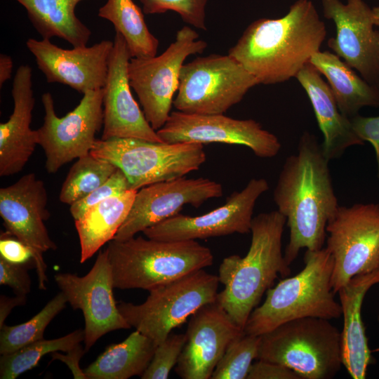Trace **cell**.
I'll return each mask as SVG.
<instances>
[{
  "mask_svg": "<svg viewBox=\"0 0 379 379\" xmlns=\"http://www.w3.org/2000/svg\"><path fill=\"white\" fill-rule=\"evenodd\" d=\"M329 161L317 137L305 131L297 152L286 157L279 173L273 199L289 228L284 253L289 266L302 248L317 251L324 247L328 222L340 206Z\"/></svg>",
  "mask_w": 379,
  "mask_h": 379,
  "instance_id": "obj_1",
  "label": "cell"
},
{
  "mask_svg": "<svg viewBox=\"0 0 379 379\" xmlns=\"http://www.w3.org/2000/svg\"><path fill=\"white\" fill-rule=\"evenodd\" d=\"M327 31L310 0H297L281 18L251 22L228 51L259 84H276L297 76L320 51Z\"/></svg>",
  "mask_w": 379,
  "mask_h": 379,
  "instance_id": "obj_2",
  "label": "cell"
},
{
  "mask_svg": "<svg viewBox=\"0 0 379 379\" xmlns=\"http://www.w3.org/2000/svg\"><path fill=\"white\" fill-rule=\"evenodd\" d=\"M286 224V218L277 210L258 214L252 220L246 255L226 257L220 265L218 276L225 286L216 301L243 331L250 314L278 275L291 273L282 252Z\"/></svg>",
  "mask_w": 379,
  "mask_h": 379,
  "instance_id": "obj_3",
  "label": "cell"
},
{
  "mask_svg": "<svg viewBox=\"0 0 379 379\" xmlns=\"http://www.w3.org/2000/svg\"><path fill=\"white\" fill-rule=\"evenodd\" d=\"M305 266L297 274L280 281L266 291V298L250 314L244 333L260 335L296 319L319 317L328 320L342 316L340 302L331 286L333 258L324 246L307 250Z\"/></svg>",
  "mask_w": 379,
  "mask_h": 379,
  "instance_id": "obj_4",
  "label": "cell"
},
{
  "mask_svg": "<svg viewBox=\"0 0 379 379\" xmlns=\"http://www.w3.org/2000/svg\"><path fill=\"white\" fill-rule=\"evenodd\" d=\"M115 288L150 291L213 265L208 247L196 240L132 237L112 240L106 248Z\"/></svg>",
  "mask_w": 379,
  "mask_h": 379,
  "instance_id": "obj_5",
  "label": "cell"
},
{
  "mask_svg": "<svg viewBox=\"0 0 379 379\" xmlns=\"http://www.w3.org/2000/svg\"><path fill=\"white\" fill-rule=\"evenodd\" d=\"M260 336L257 360L286 366L301 379H331L343 366L341 332L330 320L296 319Z\"/></svg>",
  "mask_w": 379,
  "mask_h": 379,
  "instance_id": "obj_6",
  "label": "cell"
},
{
  "mask_svg": "<svg viewBox=\"0 0 379 379\" xmlns=\"http://www.w3.org/2000/svg\"><path fill=\"white\" fill-rule=\"evenodd\" d=\"M90 153L119 168L134 190L184 177L198 170L206 159L201 143L137 138L97 139Z\"/></svg>",
  "mask_w": 379,
  "mask_h": 379,
  "instance_id": "obj_7",
  "label": "cell"
},
{
  "mask_svg": "<svg viewBox=\"0 0 379 379\" xmlns=\"http://www.w3.org/2000/svg\"><path fill=\"white\" fill-rule=\"evenodd\" d=\"M218 276L201 269L149 291L139 305L120 302L118 309L136 331L157 345L204 305L216 301Z\"/></svg>",
  "mask_w": 379,
  "mask_h": 379,
  "instance_id": "obj_8",
  "label": "cell"
},
{
  "mask_svg": "<svg viewBox=\"0 0 379 379\" xmlns=\"http://www.w3.org/2000/svg\"><path fill=\"white\" fill-rule=\"evenodd\" d=\"M259 82L229 54L197 57L181 68L173 105L190 114H224Z\"/></svg>",
  "mask_w": 379,
  "mask_h": 379,
  "instance_id": "obj_9",
  "label": "cell"
},
{
  "mask_svg": "<svg viewBox=\"0 0 379 379\" xmlns=\"http://www.w3.org/2000/svg\"><path fill=\"white\" fill-rule=\"evenodd\" d=\"M198 39L196 31L184 26L161 55L131 58L129 61L131 87L138 95L146 119L155 131L165 124L171 112L184 61L190 55L202 53L207 48V42Z\"/></svg>",
  "mask_w": 379,
  "mask_h": 379,
  "instance_id": "obj_10",
  "label": "cell"
},
{
  "mask_svg": "<svg viewBox=\"0 0 379 379\" xmlns=\"http://www.w3.org/2000/svg\"><path fill=\"white\" fill-rule=\"evenodd\" d=\"M326 232L335 294L355 275L379 269V204L339 206Z\"/></svg>",
  "mask_w": 379,
  "mask_h": 379,
  "instance_id": "obj_11",
  "label": "cell"
},
{
  "mask_svg": "<svg viewBox=\"0 0 379 379\" xmlns=\"http://www.w3.org/2000/svg\"><path fill=\"white\" fill-rule=\"evenodd\" d=\"M102 98V88L89 91L74 109L59 117L52 95L46 92L41 95L45 115L37 132L48 173H55L65 164L90 153L103 126Z\"/></svg>",
  "mask_w": 379,
  "mask_h": 379,
  "instance_id": "obj_12",
  "label": "cell"
},
{
  "mask_svg": "<svg viewBox=\"0 0 379 379\" xmlns=\"http://www.w3.org/2000/svg\"><path fill=\"white\" fill-rule=\"evenodd\" d=\"M48 194L43 180L33 173L0 189V215L6 232L26 245L33 255L39 288H46L47 266L43 254L57 249L45 222L50 218Z\"/></svg>",
  "mask_w": 379,
  "mask_h": 379,
  "instance_id": "obj_13",
  "label": "cell"
},
{
  "mask_svg": "<svg viewBox=\"0 0 379 379\" xmlns=\"http://www.w3.org/2000/svg\"><path fill=\"white\" fill-rule=\"evenodd\" d=\"M54 279L67 303L83 312L86 352L106 333L131 328L114 298L112 270L106 249L99 251L93 267L86 275L58 273Z\"/></svg>",
  "mask_w": 379,
  "mask_h": 379,
  "instance_id": "obj_14",
  "label": "cell"
},
{
  "mask_svg": "<svg viewBox=\"0 0 379 379\" xmlns=\"http://www.w3.org/2000/svg\"><path fill=\"white\" fill-rule=\"evenodd\" d=\"M157 133L164 142H220L243 145L256 157L272 158L281 144L253 119H236L224 114H200L173 111Z\"/></svg>",
  "mask_w": 379,
  "mask_h": 379,
  "instance_id": "obj_15",
  "label": "cell"
},
{
  "mask_svg": "<svg viewBox=\"0 0 379 379\" xmlns=\"http://www.w3.org/2000/svg\"><path fill=\"white\" fill-rule=\"evenodd\" d=\"M269 190L265 178H253L240 192H233L225 204L199 216L178 213L142 233L161 241H185L251 232L253 213L258 198Z\"/></svg>",
  "mask_w": 379,
  "mask_h": 379,
  "instance_id": "obj_16",
  "label": "cell"
},
{
  "mask_svg": "<svg viewBox=\"0 0 379 379\" xmlns=\"http://www.w3.org/2000/svg\"><path fill=\"white\" fill-rule=\"evenodd\" d=\"M324 16L331 20L336 34L327 41L335 54L379 89V30L373 8L364 0H321Z\"/></svg>",
  "mask_w": 379,
  "mask_h": 379,
  "instance_id": "obj_17",
  "label": "cell"
},
{
  "mask_svg": "<svg viewBox=\"0 0 379 379\" xmlns=\"http://www.w3.org/2000/svg\"><path fill=\"white\" fill-rule=\"evenodd\" d=\"M222 194V185L206 178L184 176L143 187L138 190L131 211L114 240L131 239L180 213L185 205L198 208L206 201Z\"/></svg>",
  "mask_w": 379,
  "mask_h": 379,
  "instance_id": "obj_18",
  "label": "cell"
},
{
  "mask_svg": "<svg viewBox=\"0 0 379 379\" xmlns=\"http://www.w3.org/2000/svg\"><path fill=\"white\" fill-rule=\"evenodd\" d=\"M25 44L47 82L67 85L82 94L104 87L113 41L71 49L59 47L48 39L29 38Z\"/></svg>",
  "mask_w": 379,
  "mask_h": 379,
  "instance_id": "obj_19",
  "label": "cell"
},
{
  "mask_svg": "<svg viewBox=\"0 0 379 379\" xmlns=\"http://www.w3.org/2000/svg\"><path fill=\"white\" fill-rule=\"evenodd\" d=\"M108 73L103 89V130L101 139L137 138L164 142L134 99L128 75L131 58L124 38L115 32Z\"/></svg>",
  "mask_w": 379,
  "mask_h": 379,
  "instance_id": "obj_20",
  "label": "cell"
},
{
  "mask_svg": "<svg viewBox=\"0 0 379 379\" xmlns=\"http://www.w3.org/2000/svg\"><path fill=\"white\" fill-rule=\"evenodd\" d=\"M244 331L215 301L192 316L175 371L182 379H209L227 346Z\"/></svg>",
  "mask_w": 379,
  "mask_h": 379,
  "instance_id": "obj_21",
  "label": "cell"
},
{
  "mask_svg": "<svg viewBox=\"0 0 379 379\" xmlns=\"http://www.w3.org/2000/svg\"><path fill=\"white\" fill-rule=\"evenodd\" d=\"M13 109L7 121L0 124V176L20 172L39 145L37 130L31 128L34 96L32 69L19 66L11 90Z\"/></svg>",
  "mask_w": 379,
  "mask_h": 379,
  "instance_id": "obj_22",
  "label": "cell"
},
{
  "mask_svg": "<svg viewBox=\"0 0 379 379\" xmlns=\"http://www.w3.org/2000/svg\"><path fill=\"white\" fill-rule=\"evenodd\" d=\"M377 284H379V269L355 275L337 293L343 317V366L353 379L366 378L368 366L375 363L361 319V306L368 290Z\"/></svg>",
  "mask_w": 379,
  "mask_h": 379,
  "instance_id": "obj_23",
  "label": "cell"
},
{
  "mask_svg": "<svg viewBox=\"0 0 379 379\" xmlns=\"http://www.w3.org/2000/svg\"><path fill=\"white\" fill-rule=\"evenodd\" d=\"M295 79L310 100L323 134V150L329 160L340 157L350 147L364 145L350 119L340 112L328 83L311 63H307Z\"/></svg>",
  "mask_w": 379,
  "mask_h": 379,
  "instance_id": "obj_24",
  "label": "cell"
},
{
  "mask_svg": "<svg viewBox=\"0 0 379 379\" xmlns=\"http://www.w3.org/2000/svg\"><path fill=\"white\" fill-rule=\"evenodd\" d=\"M309 62L326 78L345 117L351 119L364 107H379V89L358 75L334 53L319 51Z\"/></svg>",
  "mask_w": 379,
  "mask_h": 379,
  "instance_id": "obj_25",
  "label": "cell"
},
{
  "mask_svg": "<svg viewBox=\"0 0 379 379\" xmlns=\"http://www.w3.org/2000/svg\"><path fill=\"white\" fill-rule=\"evenodd\" d=\"M138 190H129L91 208L74 220L79 236L80 262L91 258L102 246L113 240L126 219Z\"/></svg>",
  "mask_w": 379,
  "mask_h": 379,
  "instance_id": "obj_26",
  "label": "cell"
},
{
  "mask_svg": "<svg viewBox=\"0 0 379 379\" xmlns=\"http://www.w3.org/2000/svg\"><path fill=\"white\" fill-rule=\"evenodd\" d=\"M27 11L32 26L43 39H62L73 47L85 46L91 29L76 15L78 4L86 0H15Z\"/></svg>",
  "mask_w": 379,
  "mask_h": 379,
  "instance_id": "obj_27",
  "label": "cell"
},
{
  "mask_svg": "<svg viewBox=\"0 0 379 379\" xmlns=\"http://www.w3.org/2000/svg\"><path fill=\"white\" fill-rule=\"evenodd\" d=\"M157 345L136 331L124 341L106 347L84 372L88 379H128L141 376Z\"/></svg>",
  "mask_w": 379,
  "mask_h": 379,
  "instance_id": "obj_28",
  "label": "cell"
},
{
  "mask_svg": "<svg viewBox=\"0 0 379 379\" xmlns=\"http://www.w3.org/2000/svg\"><path fill=\"white\" fill-rule=\"evenodd\" d=\"M143 13L133 0H107L98 12L124 38L131 58H151L157 53L159 40L149 30Z\"/></svg>",
  "mask_w": 379,
  "mask_h": 379,
  "instance_id": "obj_29",
  "label": "cell"
},
{
  "mask_svg": "<svg viewBox=\"0 0 379 379\" xmlns=\"http://www.w3.org/2000/svg\"><path fill=\"white\" fill-rule=\"evenodd\" d=\"M84 329L51 340L41 339L0 357V378L15 379L38 365L42 357L54 352H68L84 341Z\"/></svg>",
  "mask_w": 379,
  "mask_h": 379,
  "instance_id": "obj_30",
  "label": "cell"
},
{
  "mask_svg": "<svg viewBox=\"0 0 379 379\" xmlns=\"http://www.w3.org/2000/svg\"><path fill=\"white\" fill-rule=\"evenodd\" d=\"M117 168L91 153L79 157L69 168L62 185L59 199L71 205L106 182Z\"/></svg>",
  "mask_w": 379,
  "mask_h": 379,
  "instance_id": "obj_31",
  "label": "cell"
},
{
  "mask_svg": "<svg viewBox=\"0 0 379 379\" xmlns=\"http://www.w3.org/2000/svg\"><path fill=\"white\" fill-rule=\"evenodd\" d=\"M62 292L58 293L29 320L15 326L0 328V354H7L44 339L46 328L67 306Z\"/></svg>",
  "mask_w": 379,
  "mask_h": 379,
  "instance_id": "obj_32",
  "label": "cell"
},
{
  "mask_svg": "<svg viewBox=\"0 0 379 379\" xmlns=\"http://www.w3.org/2000/svg\"><path fill=\"white\" fill-rule=\"evenodd\" d=\"M260 336L243 333L227 346L211 379H246L254 359H257Z\"/></svg>",
  "mask_w": 379,
  "mask_h": 379,
  "instance_id": "obj_33",
  "label": "cell"
},
{
  "mask_svg": "<svg viewBox=\"0 0 379 379\" xmlns=\"http://www.w3.org/2000/svg\"><path fill=\"white\" fill-rule=\"evenodd\" d=\"M208 0H140L145 14L178 13L182 20L193 27L206 30V6Z\"/></svg>",
  "mask_w": 379,
  "mask_h": 379,
  "instance_id": "obj_34",
  "label": "cell"
},
{
  "mask_svg": "<svg viewBox=\"0 0 379 379\" xmlns=\"http://www.w3.org/2000/svg\"><path fill=\"white\" fill-rule=\"evenodd\" d=\"M186 341L185 333H172L159 345L142 379H167L177 364Z\"/></svg>",
  "mask_w": 379,
  "mask_h": 379,
  "instance_id": "obj_35",
  "label": "cell"
},
{
  "mask_svg": "<svg viewBox=\"0 0 379 379\" xmlns=\"http://www.w3.org/2000/svg\"><path fill=\"white\" fill-rule=\"evenodd\" d=\"M131 190L125 174L117 168L102 185L83 199L70 205L69 212L74 220L79 219L93 205L109 197L120 195Z\"/></svg>",
  "mask_w": 379,
  "mask_h": 379,
  "instance_id": "obj_36",
  "label": "cell"
},
{
  "mask_svg": "<svg viewBox=\"0 0 379 379\" xmlns=\"http://www.w3.org/2000/svg\"><path fill=\"white\" fill-rule=\"evenodd\" d=\"M27 265L10 262L0 257V284L11 288L15 295L27 296L31 291L32 281Z\"/></svg>",
  "mask_w": 379,
  "mask_h": 379,
  "instance_id": "obj_37",
  "label": "cell"
},
{
  "mask_svg": "<svg viewBox=\"0 0 379 379\" xmlns=\"http://www.w3.org/2000/svg\"><path fill=\"white\" fill-rule=\"evenodd\" d=\"M0 257L6 260L35 267L31 250L18 239L6 232L1 233L0 239Z\"/></svg>",
  "mask_w": 379,
  "mask_h": 379,
  "instance_id": "obj_38",
  "label": "cell"
},
{
  "mask_svg": "<svg viewBox=\"0 0 379 379\" xmlns=\"http://www.w3.org/2000/svg\"><path fill=\"white\" fill-rule=\"evenodd\" d=\"M350 119L357 135L363 142H370L374 148L379 179V116L364 117L357 114Z\"/></svg>",
  "mask_w": 379,
  "mask_h": 379,
  "instance_id": "obj_39",
  "label": "cell"
},
{
  "mask_svg": "<svg viewBox=\"0 0 379 379\" xmlns=\"http://www.w3.org/2000/svg\"><path fill=\"white\" fill-rule=\"evenodd\" d=\"M246 379H301L293 370L283 365L258 359L252 364Z\"/></svg>",
  "mask_w": 379,
  "mask_h": 379,
  "instance_id": "obj_40",
  "label": "cell"
},
{
  "mask_svg": "<svg viewBox=\"0 0 379 379\" xmlns=\"http://www.w3.org/2000/svg\"><path fill=\"white\" fill-rule=\"evenodd\" d=\"M86 352L85 347L79 344L71 350L66 352V354L59 353L58 351L51 353V357L52 360H59L65 363L70 369L74 378L88 379L84 370L79 367V361Z\"/></svg>",
  "mask_w": 379,
  "mask_h": 379,
  "instance_id": "obj_41",
  "label": "cell"
},
{
  "mask_svg": "<svg viewBox=\"0 0 379 379\" xmlns=\"http://www.w3.org/2000/svg\"><path fill=\"white\" fill-rule=\"evenodd\" d=\"M27 296L16 295L11 298L1 295L0 297V328L12 311L13 308L26 304Z\"/></svg>",
  "mask_w": 379,
  "mask_h": 379,
  "instance_id": "obj_42",
  "label": "cell"
},
{
  "mask_svg": "<svg viewBox=\"0 0 379 379\" xmlns=\"http://www.w3.org/2000/svg\"><path fill=\"white\" fill-rule=\"evenodd\" d=\"M13 67L12 58L6 54H0V87L11 78Z\"/></svg>",
  "mask_w": 379,
  "mask_h": 379,
  "instance_id": "obj_43",
  "label": "cell"
},
{
  "mask_svg": "<svg viewBox=\"0 0 379 379\" xmlns=\"http://www.w3.org/2000/svg\"><path fill=\"white\" fill-rule=\"evenodd\" d=\"M374 22L376 27H379V6L373 8Z\"/></svg>",
  "mask_w": 379,
  "mask_h": 379,
  "instance_id": "obj_44",
  "label": "cell"
},
{
  "mask_svg": "<svg viewBox=\"0 0 379 379\" xmlns=\"http://www.w3.org/2000/svg\"><path fill=\"white\" fill-rule=\"evenodd\" d=\"M378 321L379 322V312H378Z\"/></svg>",
  "mask_w": 379,
  "mask_h": 379,
  "instance_id": "obj_45",
  "label": "cell"
}]
</instances>
